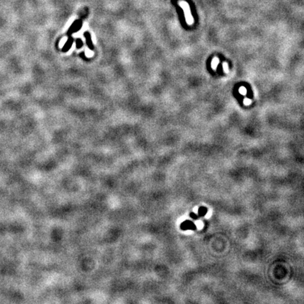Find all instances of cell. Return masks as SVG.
Here are the masks:
<instances>
[{
	"instance_id": "obj_8",
	"label": "cell",
	"mask_w": 304,
	"mask_h": 304,
	"mask_svg": "<svg viewBox=\"0 0 304 304\" xmlns=\"http://www.w3.org/2000/svg\"><path fill=\"white\" fill-rule=\"evenodd\" d=\"M82 45H83V43H82V40L80 38L76 39V48L80 49L82 47Z\"/></svg>"
},
{
	"instance_id": "obj_2",
	"label": "cell",
	"mask_w": 304,
	"mask_h": 304,
	"mask_svg": "<svg viewBox=\"0 0 304 304\" xmlns=\"http://www.w3.org/2000/svg\"><path fill=\"white\" fill-rule=\"evenodd\" d=\"M181 229L182 230H193L196 229V225L194 224L193 223L191 222L189 220H187L183 222L182 224H181Z\"/></svg>"
},
{
	"instance_id": "obj_11",
	"label": "cell",
	"mask_w": 304,
	"mask_h": 304,
	"mask_svg": "<svg viewBox=\"0 0 304 304\" xmlns=\"http://www.w3.org/2000/svg\"><path fill=\"white\" fill-rule=\"evenodd\" d=\"M243 104H244V105H246V106L250 105V104H251V101L249 99L245 98L244 99H243Z\"/></svg>"
},
{
	"instance_id": "obj_12",
	"label": "cell",
	"mask_w": 304,
	"mask_h": 304,
	"mask_svg": "<svg viewBox=\"0 0 304 304\" xmlns=\"http://www.w3.org/2000/svg\"><path fill=\"white\" fill-rule=\"evenodd\" d=\"M190 216H191L192 218H195V219H197V215H196V214H195V213H191V214H190Z\"/></svg>"
},
{
	"instance_id": "obj_4",
	"label": "cell",
	"mask_w": 304,
	"mask_h": 304,
	"mask_svg": "<svg viewBox=\"0 0 304 304\" xmlns=\"http://www.w3.org/2000/svg\"><path fill=\"white\" fill-rule=\"evenodd\" d=\"M73 43V38L70 37L69 38L68 40V41L66 43L65 45H64V47H63V49H62V51H63V52H68V51L69 50V49H71V46H72Z\"/></svg>"
},
{
	"instance_id": "obj_10",
	"label": "cell",
	"mask_w": 304,
	"mask_h": 304,
	"mask_svg": "<svg viewBox=\"0 0 304 304\" xmlns=\"http://www.w3.org/2000/svg\"><path fill=\"white\" fill-rule=\"evenodd\" d=\"M223 69H224V72L225 73H229V68H228V63H226V62H224L223 64Z\"/></svg>"
},
{
	"instance_id": "obj_9",
	"label": "cell",
	"mask_w": 304,
	"mask_h": 304,
	"mask_svg": "<svg viewBox=\"0 0 304 304\" xmlns=\"http://www.w3.org/2000/svg\"><path fill=\"white\" fill-rule=\"evenodd\" d=\"M239 93H240L242 95H246V92H247V90L244 87H241L239 88Z\"/></svg>"
},
{
	"instance_id": "obj_5",
	"label": "cell",
	"mask_w": 304,
	"mask_h": 304,
	"mask_svg": "<svg viewBox=\"0 0 304 304\" xmlns=\"http://www.w3.org/2000/svg\"><path fill=\"white\" fill-rule=\"evenodd\" d=\"M80 27H81V24L79 25V23H74L72 26L71 27V29L70 30H69V34L72 33V32H77L78 30H80Z\"/></svg>"
},
{
	"instance_id": "obj_3",
	"label": "cell",
	"mask_w": 304,
	"mask_h": 304,
	"mask_svg": "<svg viewBox=\"0 0 304 304\" xmlns=\"http://www.w3.org/2000/svg\"><path fill=\"white\" fill-rule=\"evenodd\" d=\"M84 36H85V37L86 38V43H87V47H89V49L93 50V49H94V46H93L92 41H91L90 34H89L88 32H86L84 33Z\"/></svg>"
},
{
	"instance_id": "obj_7",
	"label": "cell",
	"mask_w": 304,
	"mask_h": 304,
	"mask_svg": "<svg viewBox=\"0 0 304 304\" xmlns=\"http://www.w3.org/2000/svg\"><path fill=\"white\" fill-rule=\"evenodd\" d=\"M207 211H208V209L206 208V207H201L199 209V215L200 216H204L206 214Z\"/></svg>"
},
{
	"instance_id": "obj_6",
	"label": "cell",
	"mask_w": 304,
	"mask_h": 304,
	"mask_svg": "<svg viewBox=\"0 0 304 304\" xmlns=\"http://www.w3.org/2000/svg\"><path fill=\"white\" fill-rule=\"evenodd\" d=\"M220 62V60L218 59V58L217 57H215L213 59V61H212V63H211V67L213 69V70H216V68H217L218 65Z\"/></svg>"
},
{
	"instance_id": "obj_1",
	"label": "cell",
	"mask_w": 304,
	"mask_h": 304,
	"mask_svg": "<svg viewBox=\"0 0 304 304\" xmlns=\"http://www.w3.org/2000/svg\"><path fill=\"white\" fill-rule=\"evenodd\" d=\"M179 6L182 7L183 11H184L187 23L189 25L193 24L194 19H193V17H192L191 12H190V9H189V6L188 4L185 2V1H181L179 2Z\"/></svg>"
}]
</instances>
